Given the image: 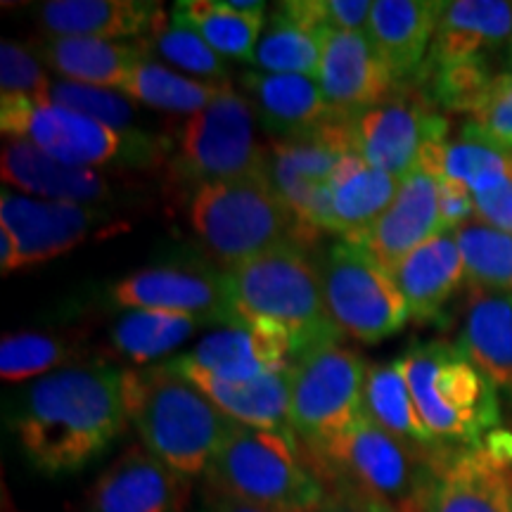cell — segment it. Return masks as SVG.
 <instances>
[{
  "mask_svg": "<svg viewBox=\"0 0 512 512\" xmlns=\"http://www.w3.org/2000/svg\"><path fill=\"white\" fill-rule=\"evenodd\" d=\"M48 100L55 105L67 107L91 117L100 124L114 128L121 133H138L143 128L138 126V107L133 105V98L126 93L112 91V88H98V86H83V83L72 81H57L50 86Z\"/></svg>",
  "mask_w": 512,
  "mask_h": 512,
  "instance_id": "ab89813d",
  "label": "cell"
},
{
  "mask_svg": "<svg viewBox=\"0 0 512 512\" xmlns=\"http://www.w3.org/2000/svg\"><path fill=\"white\" fill-rule=\"evenodd\" d=\"M510 399H512V392H510Z\"/></svg>",
  "mask_w": 512,
  "mask_h": 512,
  "instance_id": "f907efd6",
  "label": "cell"
},
{
  "mask_svg": "<svg viewBox=\"0 0 512 512\" xmlns=\"http://www.w3.org/2000/svg\"><path fill=\"white\" fill-rule=\"evenodd\" d=\"M0 128L5 136L29 140L48 157L69 166L155 169L166 162V143L150 133H121L48 98L3 95Z\"/></svg>",
  "mask_w": 512,
  "mask_h": 512,
  "instance_id": "52a82bcc",
  "label": "cell"
},
{
  "mask_svg": "<svg viewBox=\"0 0 512 512\" xmlns=\"http://www.w3.org/2000/svg\"><path fill=\"white\" fill-rule=\"evenodd\" d=\"M126 422L124 370L81 363L29 384L12 415V430L36 472L62 477L98 460Z\"/></svg>",
  "mask_w": 512,
  "mask_h": 512,
  "instance_id": "6da1fadb",
  "label": "cell"
},
{
  "mask_svg": "<svg viewBox=\"0 0 512 512\" xmlns=\"http://www.w3.org/2000/svg\"><path fill=\"white\" fill-rule=\"evenodd\" d=\"M325 31H313L297 22L283 5L266 19L264 34L254 50L252 67L268 74H297L318 79Z\"/></svg>",
  "mask_w": 512,
  "mask_h": 512,
  "instance_id": "836d02e7",
  "label": "cell"
},
{
  "mask_svg": "<svg viewBox=\"0 0 512 512\" xmlns=\"http://www.w3.org/2000/svg\"><path fill=\"white\" fill-rule=\"evenodd\" d=\"M110 297L121 309L169 311L202 323L240 325L228 273L204 264L145 268L119 280Z\"/></svg>",
  "mask_w": 512,
  "mask_h": 512,
  "instance_id": "5bb4252c",
  "label": "cell"
},
{
  "mask_svg": "<svg viewBox=\"0 0 512 512\" xmlns=\"http://www.w3.org/2000/svg\"><path fill=\"white\" fill-rule=\"evenodd\" d=\"M238 323L273 330L290 339L297 361L311 351L339 344L323 297L318 264L299 242H285L228 268Z\"/></svg>",
  "mask_w": 512,
  "mask_h": 512,
  "instance_id": "7a4b0ae2",
  "label": "cell"
},
{
  "mask_svg": "<svg viewBox=\"0 0 512 512\" xmlns=\"http://www.w3.org/2000/svg\"><path fill=\"white\" fill-rule=\"evenodd\" d=\"M204 486L275 512H313L328 482L294 430L235 422L204 472Z\"/></svg>",
  "mask_w": 512,
  "mask_h": 512,
  "instance_id": "277c9868",
  "label": "cell"
},
{
  "mask_svg": "<svg viewBox=\"0 0 512 512\" xmlns=\"http://www.w3.org/2000/svg\"><path fill=\"white\" fill-rule=\"evenodd\" d=\"M467 126L503 150L512 152V72L498 74Z\"/></svg>",
  "mask_w": 512,
  "mask_h": 512,
  "instance_id": "7bdbcfd3",
  "label": "cell"
},
{
  "mask_svg": "<svg viewBox=\"0 0 512 512\" xmlns=\"http://www.w3.org/2000/svg\"><path fill=\"white\" fill-rule=\"evenodd\" d=\"M124 401L143 446L183 477H204L235 420L171 363L124 370Z\"/></svg>",
  "mask_w": 512,
  "mask_h": 512,
  "instance_id": "3957f363",
  "label": "cell"
},
{
  "mask_svg": "<svg viewBox=\"0 0 512 512\" xmlns=\"http://www.w3.org/2000/svg\"><path fill=\"white\" fill-rule=\"evenodd\" d=\"M475 207L482 223L512 233V183L484 192V195H475Z\"/></svg>",
  "mask_w": 512,
  "mask_h": 512,
  "instance_id": "7dc6e473",
  "label": "cell"
},
{
  "mask_svg": "<svg viewBox=\"0 0 512 512\" xmlns=\"http://www.w3.org/2000/svg\"><path fill=\"white\" fill-rule=\"evenodd\" d=\"M190 223L223 271L285 242L311 240L268 178L202 185L192 195Z\"/></svg>",
  "mask_w": 512,
  "mask_h": 512,
  "instance_id": "8992f818",
  "label": "cell"
},
{
  "mask_svg": "<svg viewBox=\"0 0 512 512\" xmlns=\"http://www.w3.org/2000/svg\"><path fill=\"white\" fill-rule=\"evenodd\" d=\"M399 287L403 302L418 323H439L448 299L465 280V264L456 233L444 230L425 245L413 249L389 273Z\"/></svg>",
  "mask_w": 512,
  "mask_h": 512,
  "instance_id": "cb8c5ba5",
  "label": "cell"
},
{
  "mask_svg": "<svg viewBox=\"0 0 512 512\" xmlns=\"http://www.w3.org/2000/svg\"><path fill=\"white\" fill-rule=\"evenodd\" d=\"M470 287L512 292V233L470 221L456 230Z\"/></svg>",
  "mask_w": 512,
  "mask_h": 512,
  "instance_id": "74e56055",
  "label": "cell"
},
{
  "mask_svg": "<svg viewBox=\"0 0 512 512\" xmlns=\"http://www.w3.org/2000/svg\"><path fill=\"white\" fill-rule=\"evenodd\" d=\"M318 83L332 114L354 121L396 88L366 34L328 29L323 36V60Z\"/></svg>",
  "mask_w": 512,
  "mask_h": 512,
  "instance_id": "2e32d148",
  "label": "cell"
},
{
  "mask_svg": "<svg viewBox=\"0 0 512 512\" xmlns=\"http://www.w3.org/2000/svg\"><path fill=\"white\" fill-rule=\"evenodd\" d=\"M230 83H209L171 72L162 62L147 53L133 69L131 81L124 88L128 98L143 102L155 110L171 114H197L226 93Z\"/></svg>",
  "mask_w": 512,
  "mask_h": 512,
  "instance_id": "e575fe53",
  "label": "cell"
},
{
  "mask_svg": "<svg viewBox=\"0 0 512 512\" xmlns=\"http://www.w3.org/2000/svg\"><path fill=\"white\" fill-rule=\"evenodd\" d=\"M34 55L46 62L62 81L83 83L121 91L131 81L133 69L150 53L145 41H102V38L81 36H41L34 46Z\"/></svg>",
  "mask_w": 512,
  "mask_h": 512,
  "instance_id": "d4e9b609",
  "label": "cell"
},
{
  "mask_svg": "<svg viewBox=\"0 0 512 512\" xmlns=\"http://www.w3.org/2000/svg\"><path fill=\"white\" fill-rule=\"evenodd\" d=\"M0 169L5 183L43 200L98 207L105 202H117L119 197V183L112 176L57 162L29 140L10 138L3 145Z\"/></svg>",
  "mask_w": 512,
  "mask_h": 512,
  "instance_id": "ffe728a7",
  "label": "cell"
},
{
  "mask_svg": "<svg viewBox=\"0 0 512 512\" xmlns=\"http://www.w3.org/2000/svg\"><path fill=\"white\" fill-rule=\"evenodd\" d=\"M399 363L422 420L444 446L477 448L501 430L496 382L458 344L415 342Z\"/></svg>",
  "mask_w": 512,
  "mask_h": 512,
  "instance_id": "5b68a950",
  "label": "cell"
},
{
  "mask_svg": "<svg viewBox=\"0 0 512 512\" xmlns=\"http://www.w3.org/2000/svg\"><path fill=\"white\" fill-rule=\"evenodd\" d=\"M325 22L330 29L366 34L373 3L370 0H323Z\"/></svg>",
  "mask_w": 512,
  "mask_h": 512,
  "instance_id": "bcb514c9",
  "label": "cell"
},
{
  "mask_svg": "<svg viewBox=\"0 0 512 512\" xmlns=\"http://www.w3.org/2000/svg\"><path fill=\"white\" fill-rule=\"evenodd\" d=\"M166 159L176 178L197 188L268 178V147L256 143L252 105L233 88L185 121L174 145L166 143Z\"/></svg>",
  "mask_w": 512,
  "mask_h": 512,
  "instance_id": "9c48e42d",
  "label": "cell"
},
{
  "mask_svg": "<svg viewBox=\"0 0 512 512\" xmlns=\"http://www.w3.org/2000/svg\"><path fill=\"white\" fill-rule=\"evenodd\" d=\"M434 107H444L448 112H475L479 102L484 100L494 76L489 74L484 57L482 60L448 64V67L434 69L413 79Z\"/></svg>",
  "mask_w": 512,
  "mask_h": 512,
  "instance_id": "60d3db41",
  "label": "cell"
},
{
  "mask_svg": "<svg viewBox=\"0 0 512 512\" xmlns=\"http://www.w3.org/2000/svg\"><path fill=\"white\" fill-rule=\"evenodd\" d=\"M202 320L169 311L133 309L124 313L112 328V342L121 356L133 363L155 361L181 347Z\"/></svg>",
  "mask_w": 512,
  "mask_h": 512,
  "instance_id": "d590c367",
  "label": "cell"
},
{
  "mask_svg": "<svg viewBox=\"0 0 512 512\" xmlns=\"http://www.w3.org/2000/svg\"><path fill=\"white\" fill-rule=\"evenodd\" d=\"M446 448L425 451L406 444L361 413L323 451L313 453V458L325 482L342 479L382 498L399 512H420Z\"/></svg>",
  "mask_w": 512,
  "mask_h": 512,
  "instance_id": "ba28073f",
  "label": "cell"
},
{
  "mask_svg": "<svg viewBox=\"0 0 512 512\" xmlns=\"http://www.w3.org/2000/svg\"><path fill=\"white\" fill-rule=\"evenodd\" d=\"M510 38L512 3H503V0L446 3L430 53H427V60L422 64L418 76L448 67V64L482 60L484 50L501 46Z\"/></svg>",
  "mask_w": 512,
  "mask_h": 512,
  "instance_id": "484cf974",
  "label": "cell"
},
{
  "mask_svg": "<svg viewBox=\"0 0 512 512\" xmlns=\"http://www.w3.org/2000/svg\"><path fill=\"white\" fill-rule=\"evenodd\" d=\"M169 363L230 420L261 430H292L290 394L294 366L268 370L247 382H228L192 366L183 356Z\"/></svg>",
  "mask_w": 512,
  "mask_h": 512,
  "instance_id": "603a6c76",
  "label": "cell"
},
{
  "mask_svg": "<svg viewBox=\"0 0 512 512\" xmlns=\"http://www.w3.org/2000/svg\"><path fill=\"white\" fill-rule=\"evenodd\" d=\"M145 46L152 57H162L181 72L192 74V79L209 83H228V67L219 53L188 24L174 15L162 17L152 34L145 38Z\"/></svg>",
  "mask_w": 512,
  "mask_h": 512,
  "instance_id": "f35d334b",
  "label": "cell"
},
{
  "mask_svg": "<svg viewBox=\"0 0 512 512\" xmlns=\"http://www.w3.org/2000/svg\"><path fill=\"white\" fill-rule=\"evenodd\" d=\"M437 188L441 228L458 230L465 223H470L472 216L477 214L475 192L467 188L465 183L453 181V178H441V181H437Z\"/></svg>",
  "mask_w": 512,
  "mask_h": 512,
  "instance_id": "f6af8a7d",
  "label": "cell"
},
{
  "mask_svg": "<svg viewBox=\"0 0 512 512\" xmlns=\"http://www.w3.org/2000/svg\"><path fill=\"white\" fill-rule=\"evenodd\" d=\"M171 15L195 29L214 53L252 67L256 43L266 27V10H235L228 0H183Z\"/></svg>",
  "mask_w": 512,
  "mask_h": 512,
  "instance_id": "d6a6232c",
  "label": "cell"
},
{
  "mask_svg": "<svg viewBox=\"0 0 512 512\" xmlns=\"http://www.w3.org/2000/svg\"><path fill=\"white\" fill-rule=\"evenodd\" d=\"M446 3L375 0L366 36L396 83L413 81L427 60Z\"/></svg>",
  "mask_w": 512,
  "mask_h": 512,
  "instance_id": "7402d4cb",
  "label": "cell"
},
{
  "mask_svg": "<svg viewBox=\"0 0 512 512\" xmlns=\"http://www.w3.org/2000/svg\"><path fill=\"white\" fill-rule=\"evenodd\" d=\"M458 347L475 366L512 392V292L470 287Z\"/></svg>",
  "mask_w": 512,
  "mask_h": 512,
  "instance_id": "f1b7e54d",
  "label": "cell"
},
{
  "mask_svg": "<svg viewBox=\"0 0 512 512\" xmlns=\"http://www.w3.org/2000/svg\"><path fill=\"white\" fill-rule=\"evenodd\" d=\"M439 233H444V228H441L439 216L437 178L415 166L401 181L394 202L380 219L347 242L366 249L377 264L392 273V268L413 249L425 245Z\"/></svg>",
  "mask_w": 512,
  "mask_h": 512,
  "instance_id": "d6986e66",
  "label": "cell"
},
{
  "mask_svg": "<svg viewBox=\"0 0 512 512\" xmlns=\"http://www.w3.org/2000/svg\"><path fill=\"white\" fill-rule=\"evenodd\" d=\"M0 86H3V95L48 98L53 81L48 79L43 62L34 55V50L3 41L0 46Z\"/></svg>",
  "mask_w": 512,
  "mask_h": 512,
  "instance_id": "b9f144b4",
  "label": "cell"
},
{
  "mask_svg": "<svg viewBox=\"0 0 512 512\" xmlns=\"http://www.w3.org/2000/svg\"><path fill=\"white\" fill-rule=\"evenodd\" d=\"M190 479L152 456L145 446H131L95 479L91 512H185Z\"/></svg>",
  "mask_w": 512,
  "mask_h": 512,
  "instance_id": "ac0fdd59",
  "label": "cell"
},
{
  "mask_svg": "<svg viewBox=\"0 0 512 512\" xmlns=\"http://www.w3.org/2000/svg\"><path fill=\"white\" fill-rule=\"evenodd\" d=\"M318 273L325 306L342 335L377 344L401 332L411 318L387 268L354 242L339 240L325 249Z\"/></svg>",
  "mask_w": 512,
  "mask_h": 512,
  "instance_id": "30bf717a",
  "label": "cell"
},
{
  "mask_svg": "<svg viewBox=\"0 0 512 512\" xmlns=\"http://www.w3.org/2000/svg\"><path fill=\"white\" fill-rule=\"evenodd\" d=\"M38 22L50 36L117 41L150 36L166 12L147 0H48L38 5Z\"/></svg>",
  "mask_w": 512,
  "mask_h": 512,
  "instance_id": "83f0119b",
  "label": "cell"
},
{
  "mask_svg": "<svg viewBox=\"0 0 512 512\" xmlns=\"http://www.w3.org/2000/svg\"><path fill=\"white\" fill-rule=\"evenodd\" d=\"M401 188L399 178L366 164L358 152H347L330 183V233L354 238L380 219Z\"/></svg>",
  "mask_w": 512,
  "mask_h": 512,
  "instance_id": "f546056e",
  "label": "cell"
},
{
  "mask_svg": "<svg viewBox=\"0 0 512 512\" xmlns=\"http://www.w3.org/2000/svg\"><path fill=\"white\" fill-rule=\"evenodd\" d=\"M240 81L256 119L278 140L311 136L337 119L318 79L247 69Z\"/></svg>",
  "mask_w": 512,
  "mask_h": 512,
  "instance_id": "44dd1931",
  "label": "cell"
},
{
  "mask_svg": "<svg viewBox=\"0 0 512 512\" xmlns=\"http://www.w3.org/2000/svg\"><path fill=\"white\" fill-rule=\"evenodd\" d=\"M313 512H399L382 498H377L358 486L332 479L328 482V496Z\"/></svg>",
  "mask_w": 512,
  "mask_h": 512,
  "instance_id": "ee69618b",
  "label": "cell"
},
{
  "mask_svg": "<svg viewBox=\"0 0 512 512\" xmlns=\"http://www.w3.org/2000/svg\"><path fill=\"white\" fill-rule=\"evenodd\" d=\"M197 512H275V510L259 508V505L238 501V498L219 494V491L204 486L202 505H200V510H197Z\"/></svg>",
  "mask_w": 512,
  "mask_h": 512,
  "instance_id": "c3c4849f",
  "label": "cell"
},
{
  "mask_svg": "<svg viewBox=\"0 0 512 512\" xmlns=\"http://www.w3.org/2000/svg\"><path fill=\"white\" fill-rule=\"evenodd\" d=\"M110 221V211L91 204L36 200L10 190H3L0 197V228L10 230L17 240L19 268L69 252Z\"/></svg>",
  "mask_w": 512,
  "mask_h": 512,
  "instance_id": "9a60e30c",
  "label": "cell"
},
{
  "mask_svg": "<svg viewBox=\"0 0 512 512\" xmlns=\"http://www.w3.org/2000/svg\"><path fill=\"white\" fill-rule=\"evenodd\" d=\"M418 166L437 181L453 178L465 183L475 195L512 183V152L489 143L470 126H465L463 136L456 140L427 143L420 152Z\"/></svg>",
  "mask_w": 512,
  "mask_h": 512,
  "instance_id": "4dcf8cb0",
  "label": "cell"
},
{
  "mask_svg": "<svg viewBox=\"0 0 512 512\" xmlns=\"http://www.w3.org/2000/svg\"><path fill=\"white\" fill-rule=\"evenodd\" d=\"M183 358L228 382H247L268 370L290 368L297 363L290 339L273 330L249 328L242 323L211 332Z\"/></svg>",
  "mask_w": 512,
  "mask_h": 512,
  "instance_id": "4316f807",
  "label": "cell"
},
{
  "mask_svg": "<svg viewBox=\"0 0 512 512\" xmlns=\"http://www.w3.org/2000/svg\"><path fill=\"white\" fill-rule=\"evenodd\" d=\"M368 366L342 344L316 349L294 363L290 420L311 453H320L363 413Z\"/></svg>",
  "mask_w": 512,
  "mask_h": 512,
  "instance_id": "8fae6325",
  "label": "cell"
},
{
  "mask_svg": "<svg viewBox=\"0 0 512 512\" xmlns=\"http://www.w3.org/2000/svg\"><path fill=\"white\" fill-rule=\"evenodd\" d=\"M420 512H512V465L484 444L446 448Z\"/></svg>",
  "mask_w": 512,
  "mask_h": 512,
  "instance_id": "e0dca14e",
  "label": "cell"
},
{
  "mask_svg": "<svg viewBox=\"0 0 512 512\" xmlns=\"http://www.w3.org/2000/svg\"><path fill=\"white\" fill-rule=\"evenodd\" d=\"M347 152H356L354 126L347 119L268 147V181L311 235L330 230V183Z\"/></svg>",
  "mask_w": 512,
  "mask_h": 512,
  "instance_id": "7c38bea8",
  "label": "cell"
},
{
  "mask_svg": "<svg viewBox=\"0 0 512 512\" xmlns=\"http://www.w3.org/2000/svg\"><path fill=\"white\" fill-rule=\"evenodd\" d=\"M88 351L76 339L48 332H19L5 335L0 344V375L5 382H22L36 375H50L55 368L81 366Z\"/></svg>",
  "mask_w": 512,
  "mask_h": 512,
  "instance_id": "8d00e7d4",
  "label": "cell"
},
{
  "mask_svg": "<svg viewBox=\"0 0 512 512\" xmlns=\"http://www.w3.org/2000/svg\"><path fill=\"white\" fill-rule=\"evenodd\" d=\"M356 152L366 164L403 181L427 143L448 138V121L415 81L396 83L382 102L351 121Z\"/></svg>",
  "mask_w": 512,
  "mask_h": 512,
  "instance_id": "4fadbf2b",
  "label": "cell"
},
{
  "mask_svg": "<svg viewBox=\"0 0 512 512\" xmlns=\"http://www.w3.org/2000/svg\"><path fill=\"white\" fill-rule=\"evenodd\" d=\"M363 413L406 444L425 448V451L446 448L422 420L399 358L392 363L368 366L366 384H363Z\"/></svg>",
  "mask_w": 512,
  "mask_h": 512,
  "instance_id": "1f68e13d",
  "label": "cell"
},
{
  "mask_svg": "<svg viewBox=\"0 0 512 512\" xmlns=\"http://www.w3.org/2000/svg\"><path fill=\"white\" fill-rule=\"evenodd\" d=\"M510 55H512V48H510Z\"/></svg>",
  "mask_w": 512,
  "mask_h": 512,
  "instance_id": "681fc988",
  "label": "cell"
}]
</instances>
